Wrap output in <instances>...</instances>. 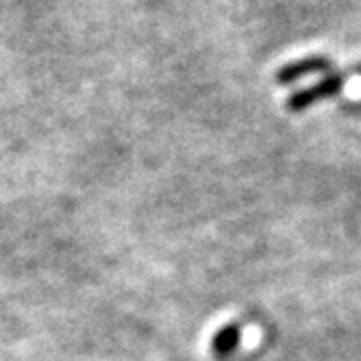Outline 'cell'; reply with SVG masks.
<instances>
[{
	"label": "cell",
	"mask_w": 361,
	"mask_h": 361,
	"mask_svg": "<svg viewBox=\"0 0 361 361\" xmlns=\"http://www.w3.org/2000/svg\"><path fill=\"white\" fill-rule=\"evenodd\" d=\"M344 81H346V76L342 74V70L340 72H331V74L324 76L322 81H318L316 85L300 90V92H294L288 98V109L290 111H302V109H307L309 105H314V102H318V100L335 96L342 90Z\"/></svg>",
	"instance_id": "obj_1"
},
{
	"label": "cell",
	"mask_w": 361,
	"mask_h": 361,
	"mask_svg": "<svg viewBox=\"0 0 361 361\" xmlns=\"http://www.w3.org/2000/svg\"><path fill=\"white\" fill-rule=\"evenodd\" d=\"M333 66V61L324 55H312V57H305V59H298V61H292L288 63L286 68H281L276 72V83L281 85H290L307 74H318V72H329Z\"/></svg>",
	"instance_id": "obj_2"
},
{
	"label": "cell",
	"mask_w": 361,
	"mask_h": 361,
	"mask_svg": "<svg viewBox=\"0 0 361 361\" xmlns=\"http://www.w3.org/2000/svg\"><path fill=\"white\" fill-rule=\"evenodd\" d=\"M240 335H242V329H240L238 322L226 324L224 329H220V331L216 333L214 342H212L214 353H216L218 357L231 355V353H233V350L238 348V344H240Z\"/></svg>",
	"instance_id": "obj_3"
},
{
	"label": "cell",
	"mask_w": 361,
	"mask_h": 361,
	"mask_svg": "<svg viewBox=\"0 0 361 361\" xmlns=\"http://www.w3.org/2000/svg\"><path fill=\"white\" fill-rule=\"evenodd\" d=\"M342 74L346 76V79H350V76H361V63H355V66L342 70Z\"/></svg>",
	"instance_id": "obj_4"
},
{
	"label": "cell",
	"mask_w": 361,
	"mask_h": 361,
	"mask_svg": "<svg viewBox=\"0 0 361 361\" xmlns=\"http://www.w3.org/2000/svg\"><path fill=\"white\" fill-rule=\"evenodd\" d=\"M359 107H361V102H359Z\"/></svg>",
	"instance_id": "obj_5"
}]
</instances>
